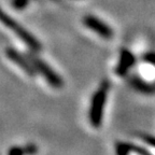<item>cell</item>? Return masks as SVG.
<instances>
[{"instance_id": "obj_7", "label": "cell", "mask_w": 155, "mask_h": 155, "mask_svg": "<svg viewBox=\"0 0 155 155\" xmlns=\"http://www.w3.org/2000/svg\"><path fill=\"white\" fill-rule=\"evenodd\" d=\"M131 83H133L134 87H135L136 90H138L139 92H143V93H150L154 90V87L151 86L150 84H148L147 82L144 81L140 80L138 78H134L133 80H131Z\"/></svg>"}, {"instance_id": "obj_1", "label": "cell", "mask_w": 155, "mask_h": 155, "mask_svg": "<svg viewBox=\"0 0 155 155\" xmlns=\"http://www.w3.org/2000/svg\"><path fill=\"white\" fill-rule=\"evenodd\" d=\"M109 82L104 81L100 85V87L94 93L92 97L90 107V123L93 127L98 128L102 123V117H104V110L106 107L107 96H108V90H109Z\"/></svg>"}, {"instance_id": "obj_4", "label": "cell", "mask_w": 155, "mask_h": 155, "mask_svg": "<svg viewBox=\"0 0 155 155\" xmlns=\"http://www.w3.org/2000/svg\"><path fill=\"white\" fill-rule=\"evenodd\" d=\"M5 56L12 63H14L15 65L18 66L29 77H34L36 74L37 70L35 69L31 61L29 58H27L25 55H23L22 53H19L17 50H15L13 48H5Z\"/></svg>"}, {"instance_id": "obj_10", "label": "cell", "mask_w": 155, "mask_h": 155, "mask_svg": "<svg viewBox=\"0 0 155 155\" xmlns=\"http://www.w3.org/2000/svg\"><path fill=\"white\" fill-rule=\"evenodd\" d=\"M25 150H26V154L27 155H35L38 151V148H37L36 144H27L25 147Z\"/></svg>"}, {"instance_id": "obj_2", "label": "cell", "mask_w": 155, "mask_h": 155, "mask_svg": "<svg viewBox=\"0 0 155 155\" xmlns=\"http://www.w3.org/2000/svg\"><path fill=\"white\" fill-rule=\"evenodd\" d=\"M1 21H2L3 25H5V27L9 28L10 30H12L15 34V36L18 37L31 51L38 52L41 50V43L28 30H26L22 25H19L18 23H16L14 19L11 18L10 16H8L5 13H2Z\"/></svg>"}, {"instance_id": "obj_8", "label": "cell", "mask_w": 155, "mask_h": 155, "mask_svg": "<svg viewBox=\"0 0 155 155\" xmlns=\"http://www.w3.org/2000/svg\"><path fill=\"white\" fill-rule=\"evenodd\" d=\"M129 152H133V144L119 142L116 144V153L117 155H127Z\"/></svg>"}, {"instance_id": "obj_11", "label": "cell", "mask_w": 155, "mask_h": 155, "mask_svg": "<svg viewBox=\"0 0 155 155\" xmlns=\"http://www.w3.org/2000/svg\"><path fill=\"white\" fill-rule=\"evenodd\" d=\"M142 140L144 141L145 143H148L149 145L155 148V137L149 136V135H144V136H142Z\"/></svg>"}, {"instance_id": "obj_9", "label": "cell", "mask_w": 155, "mask_h": 155, "mask_svg": "<svg viewBox=\"0 0 155 155\" xmlns=\"http://www.w3.org/2000/svg\"><path fill=\"white\" fill-rule=\"evenodd\" d=\"M8 155H27V154L25 148H21V147L14 145L12 148H10V150L8 151Z\"/></svg>"}, {"instance_id": "obj_6", "label": "cell", "mask_w": 155, "mask_h": 155, "mask_svg": "<svg viewBox=\"0 0 155 155\" xmlns=\"http://www.w3.org/2000/svg\"><path fill=\"white\" fill-rule=\"evenodd\" d=\"M136 63V57L130 51L126 50V48H122L120 52V59L119 63L116 65L115 72L120 77H123L126 73L128 72V70L135 65Z\"/></svg>"}, {"instance_id": "obj_3", "label": "cell", "mask_w": 155, "mask_h": 155, "mask_svg": "<svg viewBox=\"0 0 155 155\" xmlns=\"http://www.w3.org/2000/svg\"><path fill=\"white\" fill-rule=\"evenodd\" d=\"M29 59L31 61L32 65H34L37 72L42 74V77L45 79V81L51 85L52 87H54V88H61V87H63V85H64L63 79H61L43 59H41V58L36 55H32V54L29 55Z\"/></svg>"}, {"instance_id": "obj_5", "label": "cell", "mask_w": 155, "mask_h": 155, "mask_svg": "<svg viewBox=\"0 0 155 155\" xmlns=\"http://www.w3.org/2000/svg\"><path fill=\"white\" fill-rule=\"evenodd\" d=\"M83 23L88 29H91L92 31L96 32L99 37L104 39H111L113 37V30L110 28L106 23H104L101 19L97 18L96 16H85L83 19Z\"/></svg>"}, {"instance_id": "obj_12", "label": "cell", "mask_w": 155, "mask_h": 155, "mask_svg": "<svg viewBox=\"0 0 155 155\" xmlns=\"http://www.w3.org/2000/svg\"><path fill=\"white\" fill-rule=\"evenodd\" d=\"M144 59L145 61H148V63H151L153 65H155V54L154 53H150V54H147L144 56Z\"/></svg>"}]
</instances>
